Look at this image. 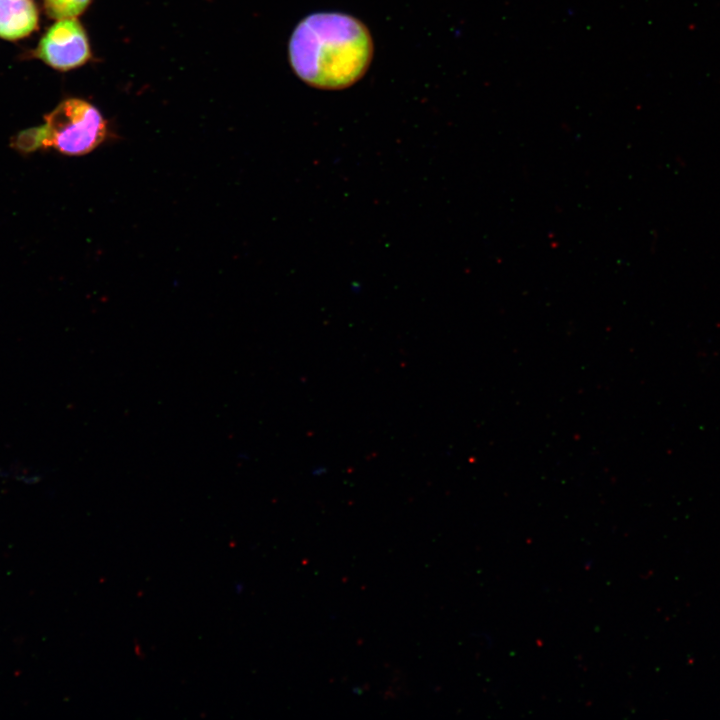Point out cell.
<instances>
[{
    "mask_svg": "<svg viewBox=\"0 0 720 720\" xmlns=\"http://www.w3.org/2000/svg\"><path fill=\"white\" fill-rule=\"evenodd\" d=\"M373 42L358 19L337 12L309 15L295 28L289 58L295 73L320 89H342L367 71Z\"/></svg>",
    "mask_w": 720,
    "mask_h": 720,
    "instance_id": "obj_1",
    "label": "cell"
},
{
    "mask_svg": "<svg viewBox=\"0 0 720 720\" xmlns=\"http://www.w3.org/2000/svg\"><path fill=\"white\" fill-rule=\"evenodd\" d=\"M43 147L70 155H84L98 147L107 134V124L92 104L76 98L62 101L45 116Z\"/></svg>",
    "mask_w": 720,
    "mask_h": 720,
    "instance_id": "obj_2",
    "label": "cell"
},
{
    "mask_svg": "<svg viewBox=\"0 0 720 720\" xmlns=\"http://www.w3.org/2000/svg\"><path fill=\"white\" fill-rule=\"evenodd\" d=\"M36 56L58 70L84 64L90 57L85 30L75 18L59 19L42 37Z\"/></svg>",
    "mask_w": 720,
    "mask_h": 720,
    "instance_id": "obj_3",
    "label": "cell"
},
{
    "mask_svg": "<svg viewBox=\"0 0 720 720\" xmlns=\"http://www.w3.org/2000/svg\"><path fill=\"white\" fill-rule=\"evenodd\" d=\"M38 14L30 0H0V37L23 38L36 29Z\"/></svg>",
    "mask_w": 720,
    "mask_h": 720,
    "instance_id": "obj_4",
    "label": "cell"
},
{
    "mask_svg": "<svg viewBox=\"0 0 720 720\" xmlns=\"http://www.w3.org/2000/svg\"><path fill=\"white\" fill-rule=\"evenodd\" d=\"M90 0H44L47 14L55 19L73 18L81 14Z\"/></svg>",
    "mask_w": 720,
    "mask_h": 720,
    "instance_id": "obj_5",
    "label": "cell"
},
{
    "mask_svg": "<svg viewBox=\"0 0 720 720\" xmlns=\"http://www.w3.org/2000/svg\"><path fill=\"white\" fill-rule=\"evenodd\" d=\"M44 133L42 126L21 131L11 141V146L23 153L33 152L43 147Z\"/></svg>",
    "mask_w": 720,
    "mask_h": 720,
    "instance_id": "obj_6",
    "label": "cell"
}]
</instances>
